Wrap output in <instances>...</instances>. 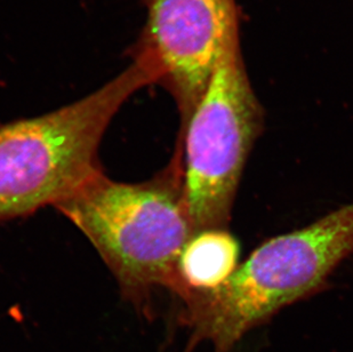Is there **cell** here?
I'll list each match as a JSON object with an SVG mask.
<instances>
[{"label":"cell","mask_w":353,"mask_h":352,"mask_svg":"<svg viewBox=\"0 0 353 352\" xmlns=\"http://www.w3.org/2000/svg\"><path fill=\"white\" fill-rule=\"evenodd\" d=\"M352 254L353 203L267 240L220 289L179 299V320L189 335L185 352L203 342L214 352H230L250 329L319 292Z\"/></svg>","instance_id":"cell-3"},{"label":"cell","mask_w":353,"mask_h":352,"mask_svg":"<svg viewBox=\"0 0 353 352\" xmlns=\"http://www.w3.org/2000/svg\"><path fill=\"white\" fill-rule=\"evenodd\" d=\"M238 22L177 137L183 151L184 203L194 233L228 229L247 159L263 130V110L245 69Z\"/></svg>","instance_id":"cell-4"},{"label":"cell","mask_w":353,"mask_h":352,"mask_svg":"<svg viewBox=\"0 0 353 352\" xmlns=\"http://www.w3.org/2000/svg\"><path fill=\"white\" fill-rule=\"evenodd\" d=\"M145 24L137 50L159 66L183 132L238 20L236 0H143Z\"/></svg>","instance_id":"cell-5"},{"label":"cell","mask_w":353,"mask_h":352,"mask_svg":"<svg viewBox=\"0 0 353 352\" xmlns=\"http://www.w3.org/2000/svg\"><path fill=\"white\" fill-rule=\"evenodd\" d=\"M240 245L228 229H207L194 233L185 244L179 260L182 291L213 292L220 289L239 266Z\"/></svg>","instance_id":"cell-6"},{"label":"cell","mask_w":353,"mask_h":352,"mask_svg":"<svg viewBox=\"0 0 353 352\" xmlns=\"http://www.w3.org/2000/svg\"><path fill=\"white\" fill-rule=\"evenodd\" d=\"M161 78L150 55L133 60L103 86L50 113L0 125V224L55 207L103 172L100 146L134 94Z\"/></svg>","instance_id":"cell-2"},{"label":"cell","mask_w":353,"mask_h":352,"mask_svg":"<svg viewBox=\"0 0 353 352\" xmlns=\"http://www.w3.org/2000/svg\"><path fill=\"white\" fill-rule=\"evenodd\" d=\"M183 179V151L175 146L150 179L120 182L101 172L54 207L90 240L123 299L145 316L158 289L182 291L179 260L194 233Z\"/></svg>","instance_id":"cell-1"}]
</instances>
